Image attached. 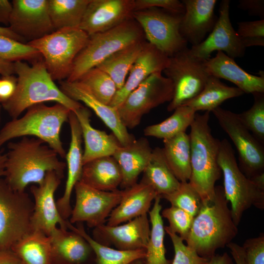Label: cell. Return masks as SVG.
I'll use <instances>...</instances> for the list:
<instances>
[{
    "mask_svg": "<svg viewBox=\"0 0 264 264\" xmlns=\"http://www.w3.org/2000/svg\"><path fill=\"white\" fill-rule=\"evenodd\" d=\"M68 122L70 126L71 139L69 149L65 157L67 178L63 195L56 201L58 211L65 220H68L70 216L72 192L75 184L81 179L84 165L81 128L75 113L72 111L70 112Z\"/></svg>",
    "mask_w": 264,
    "mask_h": 264,
    "instance_id": "603a6c76",
    "label": "cell"
},
{
    "mask_svg": "<svg viewBox=\"0 0 264 264\" xmlns=\"http://www.w3.org/2000/svg\"><path fill=\"white\" fill-rule=\"evenodd\" d=\"M122 180L117 161L112 156H106L84 164L80 181L99 190L112 191L118 189Z\"/></svg>",
    "mask_w": 264,
    "mask_h": 264,
    "instance_id": "f1b7e54d",
    "label": "cell"
},
{
    "mask_svg": "<svg viewBox=\"0 0 264 264\" xmlns=\"http://www.w3.org/2000/svg\"><path fill=\"white\" fill-rule=\"evenodd\" d=\"M244 264H264V234L247 239L242 246Z\"/></svg>",
    "mask_w": 264,
    "mask_h": 264,
    "instance_id": "bcb514c9",
    "label": "cell"
},
{
    "mask_svg": "<svg viewBox=\"0 0 264 264\" xmlns=\"http://www.w3.org/2000/svg\"><path fill=\"white\" fill-rule=\"evenodd\" d=\"M0 264H23L11 249H0Z\"/></svg>",
    "mask_w": 264,
    "mask_h": 264,
    "instance_id": "816d5d0a",
    "label": "cell"
},
{
    "mask_svg": "<svg viewBox=\"0 0 264 264\" xmlns=\"http://www.w3.org/2000/svg\"><path fill=\"white\" fill-rule=\"evenodd\" d=\"M145 40L143 30L133 19L104 32L89 36L88 40L74 60L66 80L77 81L89 69L96 67L113 53L134 43Z\"/></svg>",
    "mask_w": 264,
    "mask_h": 264,
    "instance_id": "8992f818",
    "label": "cell"
},
{
    "mask_svg": "<svg viewBox=\"0 0 264 264\" xmlns=\"http://www.w3.org/2000/svg\"><path fill=\"white\" fill-rule=\"evenodd\" d=\"M210 111L197 112L190 126L191 174L189 182L199 194L202 204L213 200L215 183L221 176L218 164L220 141L212 135Z\"/></svg>",
    "mask_w": 264,
    "mask_h": 264,
    "instance_id": "277c9868",
    "label": "cell"
},
{
    "mask_svg": "<svg viewBox=\"0 0 264 264\" xmlns=\"http://www.w3.org/2000/svg\"><path fill=\"white\" fill-rule=\"evenodd\" d=\"M218 161L223 176L224 195L230 202L232 218L238 226L243 213L251 206L264 209V191L241 170L234 150L226 139L220 141Z\"/></svg>",
    "mask_w": 264,
    "mask_h": 264,
    "instance_id": "52a82bcc",
    "label": "cell"
},
{
    "mask_svg": "<svg viewBox=\"0 0 264 264\" xmlns=\"http://www.w3.org/2000/svg\"></svg>",
    "mask_w": 264,
    "mask_h": 264,
    "instance_id": "6125c7cd",
    "label": "cell"
},
{
    "mask_svg": "<svg viewBox=\"0 0 264 264\" xmlns=\"http://www.w3.org/2000/svg\"><path fill=\"white\" fill-rule=\"evenodd\" d=\"M90 0H48V10L55 30L79 28Z\"/></svg>",
    "mask_w": 264,
    "mask_h": 264,
    "instance_id": "8d00e7d4",
    "label": "cell"
},
{
    "mask_svg": "<svg viewBox=\"0 0 264 264\" xmlns=\"http://www.w3.org/2000/svg\"><path fill=\"white\" fill-rule=\"evenodd\" d=\"M124 190L120 202L107 219L108 225L122 224L148 214L152 201L157 196L150 185L141 181Z\"/></svg>",
    "mask_w": 264,
    "mask_h": 264,
    "instance_id": "d4e9b609",
    "label": "cell"
},
{
    "mask_svg": "<svg viewBox=\"0 0 264 264\" xmlns=\"http://www.w3.org/2000/svg\"><path fill=\"white\" fill-rule=\"evenodd\" d=\"M15 74L14 63L0 59V74L2 76Z\"/></svg>",
    "mask_w": 264,
    "mask_h": 264,
    "instance_id": "11a10c76",
    "label": "cell"
},
{
    "mask_svg": "<svg viewBox=\"0 0 264 264\" xmlns=\"http://www.w3.org/2000/svg\"><path fill=\"white\" fill-rule=\"evenodd\" d=\"M184 6L179 31L192 46L202 43L214 28L218 19L214 10L216 0H183Z\"/></svg>",
    "mask_w": 264,
    "mask_h": 264,
    "instance_id": "44dd1931",
    "label": "cell"
},
{
    "mask_svg": "<svg viewBox=\"0 0 264 264\" xmlns=\"http://www.w3.org/2000/svg\"><path fill=\"white\" fill-rule=\"evenodd\" d=\"M34 202L25 192L13 189L0 177V249H10L32 230Z\"/></svg>",
    "mask_w": 264,
    "mask_h": 264,
    "instance_id": "9c48e42d",
    "label": "cell"
},
{
    "mask_svg": "<svg viewBox=\"0 0 264 264\" xmlns=\"http://www.w3.org/2000/svg\"><path fill=\"white\" fill-rule=\"evenodd\" d=\"M4 178L14 190L25 192L30 184L43 182L48 172L64 176L66 163L43 140L28 136L7 144Z\"/></svg>",
    "mask_w": 264,
    "mask_h": 264,
    "instance_id": "6da1fadb",
    "label": "cell"
},
{
    "mask_svg": "<svg viewBox=\"0 0 264 264\" xmlns=\"http://www.w3.org/2000/svg\"><path fill=\"white\" fill-rule=\"evenodd\" d=\"M9 28L28 42L55 31L48 10V0H13Z\"/></svg>",
    "mask_w": 264,
    "mask_h": 264,
    "instance_id": "e0dca14e",
    "label": "cell"
},
{
    "mask_svg": "<svg viewBox=\"0 0 264 264\" xmlns=\"http://www.w3.org/2000/svg\"><path fill=\"white\" fill-rule=\"evenodd\" d=\"M134 0H90L79 28L89 36L133 19Z\"/></svg>",
    "mask_w": 264,
    "mask_h": 264,
    "instance_id": "ac0fdd59",
    "label": "cell"
},
{
    "mask_svg": "<svg viewBox=\"0 0 264 264\" xmlns=\"http://www.w3.org/2000/svg\"><path fill=\"white\" fill-rule=\"evenodd\" d=\"M206 264H235L233 258L227 253L217 254L209 259Z\"/></svg>",
    "mask_w": 264,
    "mask_h": 264,
    "instance_id": "db71d44e",
    "label": "cell"
},
{
    "mask_svg": "<svg viewBox=\"0 0 264 264\" xmlns=\"http://www.w3.org/2000/svg\"><path fill=\"white\" fill-rule=\"evenodd\" d=\"M6 155L0 151V177L4 176Z\"/></svg>",
    "mask_w": 264,
    "mask_h": 264,
    "instance_id": "680465c9",
    "label": "cell"
},
{
    "mask_svg": "<svg viewBox=\"0 0 264 264\" xmlns=\"http://www.w3.org/2000/svg\"><path fill=\"white\" fill-rule=\"evenodd\" d=\"M1 106L0 104V122H1Z\"/></svg>",
    "mask_w": 264,
    "mask_h": 264,
    "instance_id": "94428289",
    "label": "cell"
},
{
    "mask_svg": "<svg viewBox=\"0 0 264 264\" xmlns=\"http://www.w3.org/2000/svg\"><path fill=\"white\" fill-rule=\"evenodd\" d=\"M238 5L240 9L247 11L249 15L259 16L264 19V0H240Z\"/></svg>",
    "mask_w": 264,
    "mask_h": 264,
    "instance_id": "681fc988",
    "label": "cell"
},
{
    "mask_svg": "<svg viewBox=\"0 0 264 264\" xmlns=\"http://www.w3.org/2000/svg\"><path fill=\"white\" fill-rule=\"evenodd\" d=\"M174 95L172 81L156 72L131 92L117 110L123 125L132 129L140 123L142 117L152 109L167 102Z\"/></svg>",
    "mask_w": 264,
    "mask_h": 264,
    "instance_id": "8fae6325",
    "label": "cell"
},
{
    "mask_svg": "<svg viewBox=\"0 0 264 264\" xmlns=\"http://www.w3.org/2000/svg\"><path fill=\"white\" fill-rule=\"evenodd\" d=\"M23 264H53L50 237L32 231L10 248Z\"/></svg>",
    "mask_w": 264,
    "mask_h": 264,
    "instance_id": "1f68e13d",
    "label": "cell"
},
{
    "mask_svg": "<svg viewBox=\"0 0 264 264\" xmlns=\"http://www.w3.org/2000/svg\"><path fill=\"white\" fill-rule=\"evenodd\" d=\"M226 246L230 250L235 264H244L243 250L242 246L231 242Z\"/></svg>",
    "mask_w": 264,
    "mask_h": 264,
    "instance_id": "f907efd6",
    "label": "cell"
},
{
    "mask_svg": "<svg viewBox=\"0 0 264 264\" xmlns=\"http://www.w3.org/2000/svg\"><path fill=\"white\" fill-rule=\"evenodd\" d=\"M76 81L85 86L96 98L106 105H110L117 90L110 77L97 67L87 71Z\"/></svg>",
    "mask_w": 264,
    "mask_h": 264,
    "instance_id": "f35d334b",
    "label": "cell"
},
{
    "mask_svg": "<svg viewBox=\"0 0 264 264\" xmlns=\"http://www.w3.org/2000/svg\"><path fill=\"white\" fill-rule=\"evenodd\" d=\"M174 86V95L167 106L168 111L198 95L203 89L209 75L203 62L194 57L189 48L182 50L171 57L163 71Z\"/></svg>",
    "mask_w": 264,
    "mask_h": 264,
    "instance_id": "7c38bea8",
    "label": "cell"
},
{
    "mask_svg": "<svg viewBox=\"0 0 264 264\" xmlns=\"http://www.w3.org/2000/svg\"><path fill=\"white\" fill-rule=\"evenodd\" d=\"M146 40L132 44L113 53L96 67L107 73L117 90L124 86L130 70L142 50Z\"/></svg>",
    "mask_w": 264,
    "mask_h": 264,
    "instance_id": "836d02e7",
    "label": "cell"
},
{
    "mask_svg": "<svg viewBox=\"0 0 264 264\" xmlns=\"http://www.w3.org/2000/svg\"><path fill=\"white\" fill-rule=\"evenodd\" d=\"M57 227L49 236L53 264H85L93 253L91 247L80 235Z\"/></svg>",
    "mask_w": 264,
    "mask_h": 264,
    "instance_id": "4316f807",
    "label": "cell"
},
{
    "mask_svg": "<svg viewBox=\"0 0 264 264\" xmlns=\"http://www.w3.org/2000/svg\"><path fill=\"white\" fill-rule=\"evenodd\" d=\"M12 7L11 2L0 0V23L8 25Z\"/></svg>",
    "mask_w": 264,
    "mask_h": 264,
    "instance_id": "f5cc1de1",
    "label": "cell"
},
{
    "mask_svg": "<svg viewBox=\"0 0 264 264\" xmlns=\"http://www.w3.org/2000/svg\"><path fill=\"white\" fill-rule=\"evenodd\" d=\"M153 149L145 137L135 139L130 144L119 146L112 156L120 168L122 180L120 187L127 189L136 184L146 168Z\"/></svg>",
    "mask_w": 264,
    "mask_h": 264,
    "instance_id": "484cf974",
    "label": "cell"
},
{
    "mask_svg": "<svg viewBox=\"0 0 264 264\" xmlns=\"http://www.w3.org/2000/svg\"><path fill=\"white\" fill-rule=\"evenodd\" d=\"M17 77L13 75L2 76L0 80V104L9 99L17 86Z\"/></svg>",
    "mask_w": 264,
    "mask_h": 264,
    "instance_id": "c3c4849f",
    "label": "cell"
},
{
    "mask_svg": "<svg viewBox=\"0 0 264 264\" xmlns=\"http://www.w3.org/2000/svg\"><path fill=\"white\" fill-rule=\"evenodd\" d=\"M88 39L80 28H64L27 44L39 51L52 79L59 82L68 78L74 60Z\"/></svg>",
    "mask_w": 264,
    "mask_h": 264,
    "instance_id": "ba28073f",
    "label": "cell"
},
{
    "mask_svg": "<svg viewBox=\"0 0 264 264\" xmlns=\"http://www.w3.org/2000/svg\"><path fill=\"white\" fill-rule=\"evenodd\" d=\"M203 65L209 75L234 83L244 93L264 92L263 71H260L258 76L250 74L222 51H217L214 57L204 61Z\"/></svg>",
    "mask_w": 264,
    "mask_h": 264,
    "instance_id": "cb8c5ba5",
    "label": "cell"
},
{
    "mask_svg": "<svg viewBox=\"0 0 264 264\" xmlns=\"http://www.w3.org/2000/svg\"><path fill=\"white\" fill-rule=\"evenodd\" d=\"M17 82L13 96L0 104L12 119L30 107L53 101L75 111L83 105L64 94L54 82L43 58L29 65L23 61L14 63Z\"/></svg>",
    "mask_w": 264,
    "mask_h": 264,
    "instance_id": "3957f363",
    "label": "cell"
},
{
    "mask_svg": "<svg viewBox=\"0 0 264 264\" xmlns=\"http://www.w3.org/2000/svg\"><path fill=\"white\" fill-rule=\"evenodd\" d=\"M129 264H145V258L136 260Z\"/></svg>",
    "mask_w": 264,
    "mask_h": 264,
    "instance_id": "91938a15",
    "label": "cell"
},
{
    "mask_svg": "<svg viewBox=\"0 0 264 264\" xmlns=\"http://www.w3.org/2000/svg\"><path fill=\"white\" fill-rule=\"evenodd\" d=\"M70 111L59 103L51 106L40 103L30 107L23 116L7 122L0 130V149L12 139L33 136L43 140L59 156L65 158L66 152L60 135Z\"/></svg>",
    "mask_w": 264,
    "mask_h": 264,
    "instance_id": "5b68a950",
    "label": "cell"
},
{
    "mask_svg": "<svg viewBox=\"0 0 264 264\" xmlns=\"http://www.w3.org/2000/svg\"><path fill=\"white\" fill-rule=\"evenodd\" d=\"M164 229L169 236L174 249L172 264H206L209 259L199 256L195 251L183 242V240L174 232L168 226Z\"/></svg>",
    "mask_w": 264,
    "mask_h": 264,
    "instance_id": "7bdbcfd3",
    "label": "cell"
},
{
    "mask_svg": "<svg viewBox=\"0 0 264 264\" xmlns=\"http://www.w3.org/2000/svg\"><path fill=\"white\" fill-rule=\"evenodd\" d=\"M197 112L190 107L180 106L164 121L146 127L144 134L164 140L185 132L193 123Z\"/></svg>",
    "mask_w": 264,
    "mask_h": 264,
    "instance_id": "74e56055",
    "label": "cell"
},
{
    "mask_svg": "<svg viewBox=\"0 0 264 264\" xmlns=\"http://www.w3.org/2000/svg\"><path fill=\"white\" fill-rule=\"evenodd\" d=\"M161 215L168 220V226L172 231L185 241L194 217L185 211L172 205L161 211Z\"/></svg>",
    "mask_w": 264,
    "mask_h": 264,
    "instance_id": "f6af8a7d",
    "label": "cell"
},
{
    "mask_svg": "<svg viewBox=\"0 0 264 264\" xmlns=\"http://www.w3.org/2000/svg\"><path fill=\"white\" fill-rule=\"evenodd\" d=\"M254 103L248 110L238 114L245 128L263 145L264 143V92L252 94Z\"/></svg>",
    "mask_w": 264,
    "mask_h": 264,
    "instance_id": "60d3db41",
    "label": "cell"
},
{
    "mask_svg": "<svg viewBox=\"0 0 264 264\" xmlns=\"http://www.w3.org/2000/svg\"><path fill=\"white\" fill-rule=\"evenodd\" d=\"M236 32L245 48L264 46V19L238 22Z\"/></svg>",
    "mask_w": 264,
    "mask_h": 264,
    "instance_id": "ee69618b",
    "label": "cell"
},
{
    "mask_svg": "<svg viewBox=\"0 0 264 264\" xmlns=\"http://www.w3.org/2000/svg\"><path fill=\"white\" fill-rule=\"evenodd\" d=\"M249 179L260 189L264 191V173L254 176Z\"/></svg>",
    "mask_w": 264,
    "mask_h": 264,
    "instance_id": "6f0895ef",
    "label": "cell"
},
{
    "mask_svg": "<svg viewBox=\"0 0 264 264\" xmlns=\"http://www.w3.org/2000/svg\"><path fill=\"white\" fill-rule=\"evenodd\" d=\"M142 173L141 181L150 185L161 198L176 191L180 183L168 166L162 149L159 147L153 149Z\"/></svg>",
    "mask_w": 264,
    "mask_h": 264,
    "instance_id": "f546056e",
    "label": "cell"
},
{
    "mask_svg": "<svg viewBox=\"0 0 264 264\" xmlns=\"http://www.w3.org/2000/svg\"><path fill=\"white\" fill-rule=\"evenodd\" d=\"M230 3L229 0L220 2L219 16L212 31L202 43L189 48L190 53L194 57L204 62L211 58L214 51H222L234 59L243 57L246 48L231 24L229 18Z\"/></svg>",
    "mask_w": 264,
    "mask_h": 264,
    "instance_id": "2e32d148",
    "label": "cell"
},
{
    "mask_svg": "<svg viewBox=\"0 0 264 264\" xmlns=\"http://www.w3.org/2000/svg\"><path fill=\"white\" fill-rule=\"evenodd\" d=\"M159 8L183 14L184 6L178 0H134V11Z\"/></svg>",
    "mask_w": 264,
    "mask_h": 264,
    "instance_id": "7dc6e473",
    "label": "cell"
},
{
    "mask_svg": "<svg viewBox=\"0 0 264 264\" xmlns=\"http://www.w3.org/2000/svg\"><path fill=\"white\" fill-rule=\"evenodd\" d=\"M42 58L39 51L28 44L0 35V59L12 63L25 60L32 64Z\"/></svg>",
    "mask_w": 264,
    "mask_h": 264,
    "instance_id": "ab89813d",
    "label": "cell"
},
{
    "mask_svg": "<svg viewBox=\"0 0 264 264\" xmlns=\"http://www.w3.org/2000/svg\"><path fill=\"white\" fill-rule=\"evenodd\" d=\"M211 112L235 146L242 172L249 178L264 173L263 144L242 124L238 114L220 107Z\"/></svg>",
    "mask_w": 264,
    "mask_h": 264,
    "instance_id": "4fadbf2b",
    "label": "cell"
},
{
    "mask_svg": "<svg viewBox=\"0 0 264 264\" xmlns=\"http://www.w3.org/2000/svg\"><path fill=\"white\" fill-rule=\"evenodd\" d=\"M161 198L166 199L172 206L185 211L193 217L198 213L202 204L199 194L189 181L180 182L176 191Z\"/></svg>",
    "mask_w": 264,
    "mask_h": 264,
    "instance_id": "b9f144b4",
    "label": "cell"
},
{
    "mask_svg": "<svg viewBox=\"0 0 264 264\" xmlns=\"http://www.w3.org/2000/svg\"><path fill=\"white\" fill-rule=\"evenodd\" d=\"M163 141V153L172 172L180 182L189 181L191 174L189 134L182 132Z\"/></svg>",
    "mask_w": 264,
    "mask_h": 264,
    "instance_id": "4dcf8cb0",
    "label": "cell"
},
{
    "mask_svg": "<svg viewBox=\"0 0 264 264\" xmlns=\"http://www.w3.org/2000/svg\"><path fill=\"white\" fill-rule=\"evenodd\" d=\"M223 187H215L213 200L202 206L194 217L186 245L200 257L209 259L236 237L238 229L228 207Z\"/></svg>",
    "mask_w": 264,
    "mask_h": 264,
    "instance_id": "7a4b0ae2",
    "label": "cell"
},
{
    "mask_svg": "<svg viewBox=\"0 0 264 264\" xmlns=\"http://www.w3.org/2000/svg\"><path fill=\"white\" fill-rule=\"evenodd\" d=\"M169 62L170 57L146 41L131 67L124 86L117 90L109 105L117 109L128 95L151 75L162 72Z\"/></svg>",
    "mask_w": 264,
    "mask_h": 264,
    "instance_id": "7402d4cb",
    "label": "cell"
},
{
    "mask_svg": "<svg viewBox=\"0 0 264 264\" xmlns=\"http://www.w3.org/2000/svg\"><path fill=\"white\" fill-rule=\"evenodd\" d=\"M67 227L80 235L89 243L95 256L96 264H129L136 260L146 257L145 249L121 250L102 244L88 235L83 225L75 227L68 220Z\"/></svg>",
    "mask_w": 264,
    "mask_h": 264,
    "instance_id": "d590c367",
    "label": "cell"
},
{
    "mask_svg": "<svg viewBox=\"0 0 264 264\" xmlns=\"http://www.w3.org/2000/svg\"><path fill=\"white\" fill-rule=\"evenodd\" d=\"M151 228L148 214L115 226L102 224L93 231V239L107 245H113L121 250L146 249Z\"/></svg>",
    "mask_w": 264,
    "mask_h": 264,
    "instance_id": "d6986e66",
    "label": "cell"
},
{
    "mask_svg": "<svg viewBox=\"0 0 264 264\" xmlns=\"http://www.w3.org/2000/svg\"><path fill=\"white\" fill-rule=\"evenodd\" d=\"M73 112L79 122L84 142L83 164L99 157L112 156L121 146L116 137L92 126L91 113L87 108L83 106Z\"/></svg>",
    "mask_w": 264,
    "mask_h": 264,
    "instance_id": "83f0119b",
    "label": "cell"
},
{
    "mask_svg": "<svg viewBox=\"0 0 264 264\" xmlns=\"http://www.w3.org/2000/svg\"><path fill=\"white\" fill-rule=\"evenodd\" d=\"M63 177L55 171L48 172L42 183L30 187L34 198L31 219L32 231H37L49 236L57 227L68 229L67 220L61 216L54 198Z\"/></svg>",
    "mask_w": 264,
    "mask_h": 264,
    "instance_id": "9a60e30c",
    "label": "cell"
},
{
    "mask_svg": "<svg viewBox=\"0 0 264 264\" xmlns=\"http://www.w3.org/2000/svg\"><path fill=\"white\" fill-rule=\"evenodd\" d=\"M0 35H4L13 38L19 42L25 43L24 41L19 36L14 33L9 27H3L0 26Z\"/></svg>",
    "mask_w": 264,
    "mask_h": 264,
    "instance_id": "9f6ffc18",
    "label": "cell"
},
{
    "mask_svg": "<svg viewBox=\"0 0 264 264\" xmlns=\"http://www.w3.org/2000/svg\"><path fill=\"white\" fill-rule=\"evenodd\" d=\"M59 83V88L67 96L76 101L83 103L93 110L111 130L121 146L128 145L135 139L123 125L116 108L99 101L85 86L78 81L68 82L65 80Z\"/></svg>",
    "mask_w": 264,
    "mask_h": 264,
    "instance_id": "ffe728a7",
    "label": "cell"
},
{
    "mask_svg": "<svg viewBox=\"0 0 264 264\" xmlns=\"http://www.w3.org/2000/svg\"><path fill=\"white\" fill-rule=\"evenodd\" d=\"M160 199L159 196L155 198L153 207L148 212L151 227L149 240L145 249V264H172V262L166 257L165 231L161 215Z\"/></svg>",
    "mask_w": 264,
    "mask_h": 264,
    "instance_id": "e575fe53",
    "label": "cell"
},
{
    "mask_svg": "<svg viewBox=\"0 0 264 264\" xmlns=\"http://www.w3.org/2000/svg\"><path fill=\"white\" fill-rule=\"evenodd\" d=\"M243 94L237 87L226 86L220 79L209 75L201 92L182 105L190 107L196 112L198 110L211 112L225 101Z\"/></svg>",
    "mask_w": 264,
    "mask_h": 264,
    "instance_id": "d6a6232c",
    "label": "cell"
},
{
    "mask_svg": "<svg viewBox=\"0 0 264 264\" xmlns=\"http://www.w3.org/2000/svg\"><path fill=\"white\" fill-rule=\"evenodd\" d=\"M75 203L69 222L87 223L96 228L104 224L113 209L119 204L124 190L104 191L93 188L79 181L75 184Z\"/></svg>",
    "mask_w": 264,
    "mask_h": 264,
    "instance_id": "5bb4252c",
    "label": "cell"
},
{
    "mask_svg": "<svg viewBox=\"0 0 264 264\" xmlns=\"http://www.w3.org/2000/svg\"><path fill=\"white\" fill-rule=\"evenodd\" d=\"M183 14L153 7L134 11L132 18L141 27L147 42L171 57L187 48L179 31Z\"/></svg>",
    "mask_w": 264,
    "mask_h": 264,
    "instance_id": "30bf717a",
    "label": "cell"
}]
</instances>
